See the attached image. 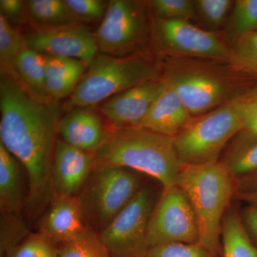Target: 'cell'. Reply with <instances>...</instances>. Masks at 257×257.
Listing matches in <instances>:
<instances>
[{"instance_id": "obj_1", "label": "cell", "mask_w": 257, "mask_h": 257, "mask_svg": "<svg viewBox=\"0 0 257 257\" xmlns=\"http://www.w3.org/2000/svg\"><path fill=\"white\" fill-rule=\"evenodd\" d=\"M0 114V143L28 172L26 204L35 215L55 197L52 166L60 121L57 101L37 99L14 77L1 73Z\"/></svg>"}, {"instance_id": "obj_2", "label": "cell", "mask_w": 257, "mask_h": 257, "mask_svg": "<svg viewBox=\"0 0 257 257\" xmlns=\"http://www.w3.org/2000/svg\"><path fill=\"white\" fill-rule=\"evenodd\" d=\"M181 163L175 138L140 127H106L94 153V170L121 167L150 176L165 187L177 185Z\"/></svg>"}, {"instance_id": "obj_3", "label": "cell", "mask_w": 257, "mask_h": 257, "mask_svg": "<svg viewBox=\"0 0 257 257\" xmlns=\"http://www.w3.org/2000/svg\"><path fill=\"white\" fill-rule=\"evenodd\" d=\"M177 185L195 214L199 243L219 256L222 221L235 193L234 177L222 162L182 165Z\"/></svg>"}, {"instance_id": "obj_4", "label": "cell", "mask_w": 257, "mask_h": 257, "mask_svg": "<svg viewBox=\"0 0 257 257\" xmlns=\"http://www.w3.org/2000/svg\"><path fill=\"white\" fill-rule=\"evenodd\" d=\"M69 97V109L93 106L126 89L160 78L158 67L143 56L115 57L99 53Z\"/></svg>"}, {"instance_id": "obj_5", "label": "cell", "mask_w": 257, "mask_h": 257, "mask_svg": "<svg viewBox=\"0 0 257 257\" xmlns=\"http://www.w3.org/2000/svg\"><path fill=\"white\" fill-rule=\"evenodd\" d=\"M240 97L193 119L176 135L175 150L182 165L218 162L226 143L242 130Z\"/></svg>"}, {"instance_id": "obj_6", "label": "cell", "mask_w": 257, "mask_h": 257, "mask_svg": "<svg viewBox=\"0 0 257 257\" xmlns=\"http://www.w3.org/2000/svg\"><path fill=\"white\" fill-rule=\"evenodd\" d=\"M163 79L192 116L207 114L242 96L232 77L202 65L175 64Z\"/></svg>"}, {"instance_id": "obj_7", "label": "cell", "mask_w": 257, "mask_h": 257, "mask_svg": "<svg viewBox=\"0 0 257 257\" xmlns=\"http://www.w3.org/2000/svg\"><path fill=\"white\" fill-rule=\"evenodd\" d=\"M147 2L111 0L94 32L99 53L115 57L138 55L152 33Z\"/></svg>"}, {"instance_id": "obj_8", "label": "cell", "mask_w": 257, "mask_h": 257, "mask_svg": "<svg viewBox=\"0 0 257 257\" xmlns=\"http://www.w3.org/2000/svg\"><path fill=\"white\" fill-rule=\"evenodd\" d=\"M155 194L144 187L99 234L110 257H145Z\"/></svg>"}, {"instance_id": "obj_9", "label": "cell", "mask_w": 257, "mask_h": 257, "mask_svg": "<svg viewBox=\"0 0 257 257\" xmlns=\"http://www.w3.org/2000/svg\"><path fill=\"white\" fill-rule=\"evenodd\" d=\"M94 176L82 199L84 214L102 231L133 199L141 187L138 172L121 167L94 170Z\"/></svg>"}, {"instance_id": "obj_10", "label": "cell", "mask_w": 257, "mask_h": 257, "mask_svg": "<svg viewBox=\"0 0 257 257\" xmlns=\"http://www.w3.org/2000/svg\"><path fill=\"white\" fill-rule=\"evenodd\" d=\"M199 242L197 219L187 196L177 185L165 187L149 221V248L168 243Z\"/></svg>"}, {"instance_id": "obj_11", "label": "cell", "mask_w": 257, "mask_h": 257, "mask_svg": "<svg viewBox=\"0 0 257 257\" xmlns=\"http://www.w3.org/2000/svg\"><path fill=\"white\" fill-rule=\"evenodd\" d=\"M152 31L165 50L180 55L231 60V50L213 32L194 26L187 20L155 18Z\"/></svg>"}, {"instance_id": "obj_12", "label": "cell", "mask_w": 257, "mask_h": 257, "mask_svg": "<svg viewBox=\"0 0 257 257\" xmlns=\"http://www.w3.org/2000/svg\"><path fill=\"white\" fill-rule=\"evenodd\" d=\"M26 37L27 46L45 55L68 57L89 65L99 54L94 32L82 24L36 29Z\"/></svg>"}, {"instance_id": "obj_13", "label": "cell", "mask_w": 257, "mask_h": 257, "mask_svg": "<svg viewBox=\"0 0 257 257\" xmlns=\"http://www.w3.org/2000/svg\"><path fill=\"white\" fill-rule=\"evenodd\" d=\"M165 87L164 79L142 83L106 99L99 111L112 126L135 127L146 116Z\"/></svg>"}, {"instance_id": "obj_14", "label": "cell", "mask_w": 257, "mask_h": 257, "mask_svg": "<svg viewBox=\"0 0 257 257\" xmlns=\"http://www.w3.org/2000/svg\"><path fill=\"white\" fill-rule=\"evenodd\" d=\"M94 172V154L57 140L52 166L55 196L77 195Z\"/></svg>"}, {"instance_id": "obj_15", "label": "cell", "mask_w": 257, "mask_h": 257, "mask_svg": "<svg viewBox=\"0 0 257 257\" xmlns=\"http://www.w3.org/2000/svg\"><path fill=\"white\" fill-rule=\"evenodd\" d=\"M84 206L79 196H55L40 224V233L52 242L73 241L84 233Z\"/></svg>"}, {"instance_id": "obj_16", "label": "cell", "mask_w": 257, "mask_h": 257, "mask_svg": "<svg viewBox=\"0 0 257 257\" xmlns=\"http://www.w3.org/2000/svg\"><path fill=\"white\" fill-rule=\"evenodd\" d=\"M105 132L106 126L93 106L69 109L58 124V134L62 140L92 154L101 146Z\"/></svg>"}, {"instance_id": "obj_17", "label": "cell", "mask_w": 257, "mask_h": 257, "mask_svg": "<svg viewBox=\"0 0 257 257\" xmlns=\"http://www.w3.org/2000/svg\"><path fill=\"white\" fill-rule=\"evenodd\" d=\"M192 120V115L177 93L166 82L163 92L143 121L135 127L175 138Z\"/></svg>"}, {"instance_id": "obj_18", "label": "cell", "mask_w": 257, "mask_h": 257, "mask_svg": "<svg viewBox=\"0 0 257 257\" xmlns=\"http://www.w3.org/2000/svg\"><path fill=\"white\" fill-rule=\"evenodd\" d=\"M88 65L68 57L46 55V86L53 100L70 97L85 73Z\"/></svg>"}, {"instance_id": "obj_19", "label": "cell", "mask_w": 257, "mask_h": 257, "mask_svg": "<svg viewBox=\"0 0 257 257\" xmlns=\"http://www.w3.org/2000/svg\"><path fill=\"white\" fill-rule=\"evenodd\" d=\"M14 156L0 143V207L2 214H19L23 205V187Z\"/></svg>"}, {"instance_id": "obj_20", "label": "cell", "mask_w": 257, "mask_h": 257, "mask_svg": "<svg viewBox=\"0 0 257 257\" xmlns=\"http://www.w3.org/2000/svg\"><path fill=\"white\" fill-rule=\"evenodd\" d=\"M16 71L19 82L32 96L48 102L55 101L47 89L46 55L27 47L17 59Z\"/></svg>"}, {"instance_id": "obj_21", "label": "cell", "mask_w": 257, "mask_h": 257, "mask_svg": "<svg viewBox=\"0 0 257 257\" xmlns=\"http://www.w3.org/2000/svg\"><path fill=\"white\" fill-rule=\"evenodd\" d=\"M222 257H257V247L251 241L242 218L229 208L221 226Z\"/></svg>"}, {"instance_id": "obj_22", "label": "cell", "mask_w": 257, "mask_h": 257, "mask_svg": "<svg viewBox=\"0 0 257 257\" xmlns=\"http://www.w3.org/2000/svg\"><path fill=\"white\" fill-rule=\"evenodd\" d=\"M28 20L37 29L64 28L79 24L65 0H30L27 1Z\"/></svg>"}, {"instance_id": "obj_23", "label": "cell", "mask_w": 257, "mask_h": 257, "mask_svg": "<svg viewBox=\"0 0 257 257\" xmlns=\"http://www.w3.org/2000/svg\"><path fill=\"white\" fill-rule=\"evenodd\" d=\"M223 164L234 179L257 172V137L245 138L237 135Z\"/></svg>"}, {"instance_id": "obj_24", "label": "cell", "mask_w": 257, "mask_h": 257, "mask_svg": "<svg viewBox=\"0 0 257 257\" xmlns=\"http://www.w3.org/2000/svg\"><path fill=\"white\" fill-rule=\"evenodd\" d=\"M27 46L26 37L0 15V66L1 73L10 74L19 82L16 61Z\"/></svg>"}, {"instance_id": "obj_25", "label": "cell", "mask_w": 257, "mask_h": 257, "mask_svg": "<svg viewBox=\"0 0 257 257\" xmlns=\"http://www.w3.org/2000/svg\"><path fill=\"white\" fill-rule=\"evenodd\" d=\"M257 30V0H236L228 25V33L234 42L248 32Z\"/></svg>"}, {"instance_id": "obj_26", "label": "cell", "mask_w": 257, "mask_h": 257, "mask_svg": "<svg viewBox=\"0 0 257 257\" xmlns=\"http://www.w3.org/2000/svg\"><path fill=\"white\" fill-rule=\"evenodd\" d=\"M57 257H110L99 234L88 230L82 236L62 243Z\"/></svg>"}, {"instance_id": "obj_27", "label": "cell", "mask_w": 257, "mask_h": 257, "mask_svg": "<svg viewBox=\"0 0 257 257\" xmlns=\"http://www.w3.org/2000/svg\"><path fill=\"white\" fill-rule=\"evenodd\" d=\"M55 243L41 233L29 234L22 242L12 248L5 257H57Z\"/></svg>"}, {"instance_id": "obj_28", "label": "cell", "mask_w": 257, "mask_h": 257, "mask_svg": "<svg viewBox=\"0 0 257 257\" xmlns=\"http://www.w3.org/2000/svg\"><path fill=\"white\" fill-rule=\"evenodd\" d=\"M231 61L257 77V30L245 34L235 41Z\"/></svg>"}, {"instance_id": "obj_29", "label": "cell", "mask_w": 257, "mask_h": 257, "mask_svg": "<svg viewBox=\"0 0 257 257\" xmlns=\"http://www.w3.org/2000/svg\"><path fill=\"white\" fill-rule=\"evenodd\" d=\"M147 4L155 18L188 20L196 15L195 3L192 0H152Z\"/></svg>"}, {"instance_id": "obj_30", "label": "cell", "mask_w": 257, "mask_h": 257, "mask_svg": "<svg viewBox=\"0 0 257 257\" xmlns=\"http://www.w3.org/2000/svg\"><path fill=\"white\" fill-rule=\"evenodd\" d=\"M145 257H219L200 243H168L151 246Z\"/></svg>"}, {"instance_id": "obj_31", "label": "cell", "mask_w": 257, "mask_h": 257, "mask_svg": "<svg viewBox=\"0 0 257 257\" xmlns=\"http://www.w3.org/2000/svg\"><path fill=\"white\" fill-rule=\"evenodd\" d=\"M196 13L202 21L211 29L219 28L224 24L234 2L231 0H197Z\"/></svg>"}, {"instance_id": "obj_32", "label": "cell", "mask_w": 257, "mask_h": 257, "mask_svg": "<svg viewBox=\"0 0 257 257\" xmlns=\"http://www.w3.org/2000/svg\"><path fill=\"white\" fill-rule=\"evenodd\" d=\"M27 229L18 214H2L0 256L6 253L28 236Z\"/></svg>"}, {"instance_id": "obj_33", "label": "cell", "mask_w": 257, "mask_h": 257, "mask_svg": "<svg viewBox=\"0 0 257 257\" xmlns=\"http://www.w3.org/2000/svg\"><path fill=\"white\" fill-rule=\"evenodd\" d=\"M65 3L80 23L104 18L108 6L102 0H65Z\"/></svg>"}, {"instance_id": "obj_34", "label": "cell", "mask_w": 257, "mask_h": 257, "mask_svg": "<svg viewBox=\"0 0 257 257\" xmlns=\"http://www.w3.org/2000/svg\"><path fill=\"white\" fill-rule=\"evenodd\" d=\"M243 128L238 135L245 138L257 137V91L240 97Z\"/></svg>"}, {"instance_id": "obj_35", "label": "cell", "mask_w": 257, "mask_h": 257, "mask_svg": "<svg viewBox=\"0 0 257 257\" xmlns=\"http://www.w3.org/2000/svg\"><path fill=\"white\" fill-rule=\"evenodd\" d=\"M0 15L8 23L15 25H21L28 20L27 2L22 0H1Z\"/></svg>"}, {"instance_id": "obj_36", "label": "cell", "mask_w": 257, "mask_h": 257, "mask_svg": "<svg viewBox=\"0 0 257 257\" xmlns=\"http://www.w3.org/2000/svg\"><path fill=\"white\" fill-rule=\"evenodd\" d=\"M241 218L251 241L257 247V207L249 206L245 208Z\"/></svg>"}, {"instance_id": "obj_37", "label": "cell", "mask_w": 257, "mask_h": 257, "mask_svg": "<svg viewBox=\"0 0 257 257\" xmlns=\"http://www.w3.org/2000/svg\"><path fill=\"white\" fill-rule=\"evenodd\" d=\"M234 186L235 193H249L257 191V172L234 179Z\"/></svg>"}, {"instance_id": "obj_38", "label": "cell", "mask_w": 257, "mask_h": 257, "mask_svg": "<svg viewBox=\"0 0 257 257\" xmlns=\"http://www.w3.org/2000/svg\"><path fill=\"white\" fill-rule=\"evenodd\" d=\"M236 197L247 202L249 206L257 207V191L249 193H236Z\"/></svg>"}]
</instances>
